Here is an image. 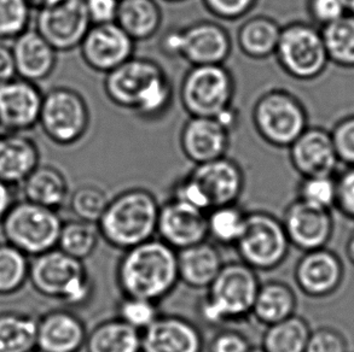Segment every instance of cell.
I'll return each instance as SVG.
<instances>
[{
  "mask_svg": "<svg viewBox=\"0 0 354 352\" xmlns=\"http://www.w3.org/2000/svg\"><path fill=\"white\" fill-rule=\"evenodd\" d=\"M115 281L121 295L160 303L180 282L178 253L158 238L139 244L119 258Z\"/></svg>",
  "mask_w": 354,
  "mask_h": 352,
  "instance_id": "1",
  "label": "cell"
},
{
  "mask_svg": "<svg viewBox=\"0 0 354 352\" xmlns=\"http://www.w3.org/2000/svg\"><path fill=\"white\" fill-rule=\"evenodd\" d=\"M160 203L151 190H124L113 197L97 227L109 246L126 251L153 239L158 229Z\"/></svg>",
  "mask_w": 354,
  "mask_h": 352,
  "instance_id": "2",
  "label": "cell"
},
{
  "mask_svg": "<svg viewBox=\"0 0 354 352\" xmlns=\"http://www.w3.org/2000/svg\"><path fill=\"white\" fill-rule=\"evenodd\" d=\"M28 281L39 295L67 309L85 308L95 295V282L85 263L57 248L30 260Z\"/></svg>",
  "mask_w": 354,
  "mask_h": 352,
  "instance_id": "3",
  "label": "cell"
},
{
  "mask_svg": "<svg viewBox=\"0 0 354 352\" xmlns=\"http://www.w3.org/2000/svg\"><path fill=\"white\" fill-rule=\"evenodd\" d=\"M260 284L253 268L241 261L224 263L198 303L200 317L212 327L247 319Z\"/></svg>",
  "mask_w": 354,
  "mask_h": 352,
  "instance_id": "4",
  "label": "cell"
},
{
  "mask_svg": "<svg viewBox=\"0 0 354 352\" xmlns=\"http://www.w3.org/2000/svg\"><path fill=\"white\" fill-rule=\"evenodd\" d=\"M252 119L259 137L278 148H289L308 127L301 100L283 88L263 92L254 103Z\"/></svg>",
  "mask_w": 354,
  "mask_h": 352,
  "instance_id": "5",
  "label": "cell"
},
{
  "mask_svg": "<svg viewBox=\"0 0 354 352\" xmlns=\"http://www.w3.org/2000/svg\"><path fill=\"white\" fill-rule=\"evenodd\" d=\"M63 222L58 211L22 199L0 224L5 242L33 258L57 248Z\"/></svg>",
  "mask_w": 354,
  "mask_h": 352,
  "instance_id": "6",
  "label": "cell"
},
{
  "mask_svg": "<svg viewBox=\"0 0 354 352\" xmlns=\"http://www.w3.org/2000/svg\"><path fill=\"white\" fill-rule=\"evenodd\" d=\"M160 48L168 57L182 58L192 67L225 64L232 52L227 29L214 21H197L167 30Z\"/></svg>",
  "mask_w": 354,
  "mask_h": 352,
  "instance_id": "7",
  "label": "cell"
},
{
  "mask_svg": "<svg viewBox=\"0 0 354 352\" xmlns=\"http://www.w3.org/2000/svg\"><path fill=\"white\" fill-rule=\"evenodd\" d=\"M236 81L225 64L190 67L183 77L179 98L190 117H216L234 105Z\"/></svg>",
  "mask_w": 354,
  "mask_h": 352,
  "instance_id": "8",
  "label": "cell"
},
{
  "mask_svg": "<svg viewBox=\"0 0 354 352\" xmlns=\"http://www.w3.org/2000/svg\"><path fill=\"white\" fill-rule=\"evenodd\" d=\"M282 219L265 211H248L243 234L236 244L239 261L255 271H272L282 266L290 251Z\"/></svg>",
  "mask_w": 354,
  "mask_h": 352,
  "instance_id": "9",
  "label": "cell"
},
{
  "mask_svg": "<svg viewBox=\"0 0 354 352\" xmlns=\"http://www.w3.org/2000/svg\"><path fill=\"white\" fill-rule=\"evenodd\" d=\"M91 114L85 98L71 87H53L44 93L39 124L59 146H73L86 135Z\"/></svg>",
  "mask_w": 354,
  "mask_h": 352,
  "instance_id": "10",
  "label": "cell"
},
{
  "mask_svg": "<svg viewBox=\"0 0 354 352\" xmlns=\"http://www.w3.org/2000/svg\"><path fill=\"white\" fill-rule=\"evenodd\" d=\"M274 57L283 72L300 81L321 77L329 63L321 30L304 22L282 27Z\"/></svg>",
  "mask_w": 354,
  "mask_h": 352,
  "instance_id": "11",
  "label": "cell"
},
{
  "mask_svg": "<svg viewBox=\"0 0 354 352\" xmlns=\"http://www.w3.org/2000/svg\"><path fill=\"white\" fill-rule=\"evenodd\" d=\"M185 179L205 213L218 206L237 204L245 187L243 169L227 156L197 164Z\"/></svg>",
  "mask_w": 354,
  "mask_h": 352,
  "instance_id": "12",
  "label": "cell"
},
{
  "mask_svg": "<svg viewBox=\"0 0 354 352\" xmlns=\"http://www.w3.org/2000/svg\"><path fill=\"white\" fill-rule=\"evenodd\" d=\"M84 0H62L48 9L39 10L35 29L57 52L80 46L91 27Z\"/></svg>",
  "mask_w": 354,
  "mask_h": 352,
  "instance_id": "13",
  "label": "cell"
},
{
  "mask_svg": "<svg viewBox=\"0 0 354 352\" xmlns=\"http://www.w3.org/2000/svg\"><path fill=\"white\" fill-rule=\"evenodd\" d=\"M79 48L87 67L106 75L134 57L136 41L115 22L92 24Z\"/></svg>",
  "mask_w": 354,
  "mask_h": 352,
  "instance_id": "14",
  "label": "cell"
},
{
  "mask_svg": "<svg viewBox=\"0 0 354 352\" xmlns=\"http://www.w3.org/2000/svg\"><path fill=\"white\" fill-rule=\"evenodd\" d=\"M165 72L151 58L132 57L106 74L104 92L113 104L134 111L153 82Z\"/></svg>",
  "mask_w": 354,
  "mask_h": 352,
  "instance_id": "15",
  "label": "cell"
},
{
  "mask_svg": "<svg viewBox=\"0 0 354 352\" xmlns=\"http://www.w3.org/2000/svg\"><path fill=\"white\" fill-rule=\"evenodd\" d=\"M282 224L290 245L304 253L326 248L335 227L331 211L318 209L297 198L284 210Z\"/></svg>",
  "mask_w": 354,
  "mask_h": 352,
  "instance_id": "16",
  "label": "cell"
},
{
  "mask_svg": "<svg viewBox=\"0 0 354 352\" xmlns=\"http://www.w3.org/2000/svg\"><path fill=\"white\" fill-rule=\"evenodd\" d=\"M156 234L177 253L206 242L207 213L169 198L160 205Z\"/></svg>",
  "mask_w": 354,
  "mask_h": 352,
  "instance_id": "17",
  "label": "cell"
},
{
  "mask_svg": "<svg viewBox=\"0 0 354 352\" xmlns=\"http://www.w3.org/2000/svg\"><path fill=\"white\" fill-rule=\"evenodd\" d=\"M345 279V266L337 253L328 248L304 253L294 269V280L304 295L322 300L334 295Z\"/></svg>",
  "mask_w": 354,
  "mask_h": 352,
  "instance_id": "18",
  "label": "cell"
},
{
  "mask_svg": "<svg viewBox=\"0 0 354 352\" xmlns=\"http://www.w3.org/2000/svg\"><path fill=\"white\" fill-rule=\"evenodd\" d=\"M43 90L37 84L14 79L0 86V129L26 133L39 124Z\"/></svg>",
  "mask_w": 354,
  "mask_h": 352,
  "instance_id": "19",
  "label": "cell"
},
{
  "mask_svg": "<svg viewBox=\"0 0 354 352\" xmlns=\"http://www.w3.org/2000/svg\"><path fill=\"white\" fill-rule=\"evenodd\" d=\"M200 327L180 315L161 314L142 332L140 352H205Z\"/></svg>",
  "mask_w": 354,
  "mask_h": 352,
  "instance_id": "20",
  "label": "cell"
},
{
  "mask_svg": "<svg viewBox=\"0 0 354 352\" xmlns=\"http://www.w3.org/2000/svg\"><path fill=\"white\" fill-rule=\"evenodd\" d=\"M288 148L292 168L302 177L334 175L340 162L331 134L319 127H307Z\"/></svg>",
  "mask_w": 354,
  "mask_h": 352,
  "instance_id": "21",
  "label": "cell"
},
{
  "mask_svg": "<svg viewBox=\"0 0 354 352\" xmlns=\"http://www.w3.org/2000/svg\"><path fill=\"white\" fill-rule=\"evenodd\" d=\"M230 135L214 117H190L183 126L179 143L184 156L197 166L225 157Z\"/></svg>",
  "mask_w": 354,
  "mask_h": 352,
  "instance_id": "22",
  "label": "cell"
},
{
  "mask_svg": "<svg viewBox=\"0 0 354 352\" xmlns=\"http://www.w3.org/2000/svg\"><path fill=\"white\" fill-rule=\"evenodd\" d=\"M87 333L84 320L73 310H50L38 319L37 348L44 352H80Z\"/></svg>",
  "mask_w": 354,
  "mask_h": 352,
  "instance_id": "23",
  "label": "cell"
},
{
  "mask_svg": "<svg viewBox=\"0 0 354 352\" xmlns=\"http://www.w3.org/2000/svg\"><path fill=\"white\" fill-rule=\"evenodd\" d=\"M11 51L17 77L27 81L46 80L57 66V51L35 28H28L14 39Z\"/></svg>",
  "mask_w": 354,
  "mask_h": 352,
  "instance_id": "24",
  "label": "cell"
},
{
  "mask_svg": "<svg viewBox=\"0 0 354 352\" xmlns=\"http://www.w3.org/2000/svg\"><path fill=\"white\" fill-rule=\"evenodd\" d=\"M40 164V150L34 139L24 133H0V181L21 185Z\"/></svg>",
  "mask_w": 354,
  "mask_h": 352,
  "instance_id": "25",
  "label": "cell"
},
{
  "mask_svg": "<svg viewBox=\"0 0 354 352\" xmlns=\"http://www.w3.org/2000/svg\"><path fill=\"white\" fill-rule=\"evenodd\" d=\"M216 244L209 240L178 251L179 281L192 290L206 291L224 266Z\"/></svg>",
  "mask_w": 354,
  "mask_h": 352,
  "instance_id": "26",
  "label": "cell"
},
{
  "mask_svg": "<svg viewBox=\"0 0 354 352\" xmlns=\"http://www.w3.org/2000/svg\"><path fill=\"white\" fill-rule=\"evenodd\" d=\"M24 199L58 211L69 199V184L61 169L51 164H39L21 184Z\"/></svg>",
  "mask_w": 354,
  "mask_h": 352,
  "instance_id": "27",
  "label": "cell"
},
{
  "mask_svg": "<svg viewBox=\"0 0 354 352\" xmlns=\"http://www.w3.org/2000/svg\"><path fill=\"white\" fill-rule=\"evenodd\" d=\"M297 297L287 282L268 280L259 286L252 315L257 322L268 327L297 314Z\"/></svg>",
  "mask_w": 354,
  "mask_h": 352,
  "instance_id": "28",
  "label": "cell"
},
{
  "mask_svg": "<svg viewBox=\"0 0 354 352\" xmlns=\"http://www.w3.org/2000/svg\"><path fill=\"white\" fill-rule=\"evenodd\" d=\"M162 21V9L156 0H120L115 23L136 43L153 38Z\"/></svg>",
  "mask_w": 354,
  "mask_h": 352,
  "instance_id": "29",
  "label": "cell"
},
{
  "mask_svg": "<svg viewBox=\"0 0 354 352\" xmlns=\"http://www.w3.org/2000/svg\"><path fill=\"white\" fill-rule=\"evenodd\" d=\"M282 27L276 19L257 14L245 19L237 32V46L245 57L268 59L274 56Z\"/></svg>",
  "mask_w": 354,
  "mask_h": 352,
  "instance_id": "30",
  "label": "cell"
},
{
  "mask_svg": "<svg viewBox=\"0 0 354 352\" xmlns=\"http://www.w3.org/2000/svg\"><path fill=\"white\" fill-rule=\"evenodd\" d=\"M142 333L114 317L97 324L87 333L86 352H140Z\"/></svg>",
  "mask_w": 354,
  "mask_h": 352,
  "instance_id": "31",
  "label": "cell"
},
{
  "mask_svg": "<svg viewBox=\"0 0 354 352\" xmlns=\"http://www.w3.org/2000/svg\"><path fill=\"white\" fill-rule=\"evenodd\" d=\"M311 331L306 319L292 315L266 327L260 348L265 352H305Z\"/></svg>",
  "mask_w": 354,
  "mask_h": 352,
  "instance_id": "32",
  "label": "cell"
},
{
  "mask_svg": "<svg viewBox=\"0 0 354 352\" xmlns=\"http://www.w3.org/2000/svg\"><path fill=\"white\" fill-rule=\"evenodd\" d=\"M38 319L21 311L0 313V352H29L37 348Z\"/></svg>",
  "mask_w": 354,
  "mask_h": 352,
  "instance_id": "33",
  "label": "cell"
},
{
  "mask_svg": "<svg viewBox=\"0 0 354 352\" xmlns=\"http://www.w3.org/2000/svg\"><path fill=\"white\" fill-rule=\"evenodd\" d=\"M248 211L237 204L224 205L207 213L208 239L221 246H234L239 243L247 224Z\"/></svg>",
  "mask_w": 354,
  "mask_h": 352,
  "instance_id": "34",
  "label": "cell"
},
{
  "mask_svg": "<svg viewBox=\"0 0 354 352\" xmlns=\"http://www.w3.org/2000/svg\"><path fill=\"white\" fill-rule=\"evenodd\" d=\"M100 242L101 234L96 224L73 219L63 222L57 248L85 262L96 253Z\"/></svg>",
  "mask_w": 354,
  "mask_h": 352,
  "instance_id": "35",
  "label": "cell"
},
{
  "mask_svg": "<svg viewBox=\"0 0 354 352\" xmlns=\"http://www.w3.org/2000/svg\"><path fill=\"white\" fill-rule=\"evenodd\" d=\"M322 38L326 45L329 62L344 68H354V14L322 27Z\"/></svg>",
  "mask_w": 354,
  "mask_h": 352,
  "instance_id": "36",
  "label": "cell"
},
{
  "mask_svg": "<svg viewBox=\"0 0 354 352\" xmlns=\"http://www.w3.org/2000/svg\"><path fill=\"white\" fill-rule=\"evenodd\" d=\"M29 260L9 243H0V297L19 293L28 282Z\"/></svg>",
  "mask_w": 354,
  "mask_h": 352,
  "instance_id": "37",
  "label": "cell"
},
{
  "mask_svg": "<svg viewBox=\"0 0 354 352\" xmlns=\"http://www.w3.org/2000/svg\"><path fill=\"white\" fill-rule=\"evenodd\" d=\"M111 198L106 190L93 184L79 186L69 195V209L77 219L98 224Z\"/></svg>",
  "mask_w": 354,
  "mask_h": 352,
  "instance_id": "38",
  "label": "cell"
},
{
  "mask_svg": "<svg viewBox=\"0 0 354 352\" xmlns=\"http://www.w3.org/2000/svg\"><path fill=\"white\" fill-rule=\"evenodd\" d=\"M173 98V84L167 72H165L153 82L147 93L142 97L133 113L138 115L140 119L149 121L161 119L171 108Z\"/></svg>",
  "mask_w": 354,
  "mask_h": 352,
  "instance_id": "39",
  "label": "cell"
},
{
  "mask_svg": "<svg viewBox=\"0 0 354 352\" xmlns=\"http://www.w3.org/2000/svg\"><path fill=\"white\" fill-rule=\"evenodd\" d=\"M160 315L158 303L137 297L122 295L116 306V317L140 333L151 326Z\"/></svg>",
  "mask_w": 354,
  "mask_h": 352,
  "instance_id": "40",
  "label": "cell"
},
{
  "mask_svg": "<svg viewBox=\"0 0 354 352\" xmlns=\"http://www.w3.org/2000/svg\"><path fill=\"white\" fill-rule=\"evenodd\" d=\"M297 198L318 209L331 211L335 208L336 177L334 175L302 177L297 186Z\"/></svg>",
  "mask_w": 354,
  "mask_h": 352,
  "instance_id": "41",
  "label": "cell"
},
{
  "mask_svg": "<svg viewBox=\"0 0 354 352\" xmlns=\"http://www.w3.org/2000/svg\"><path fill=\"white\" fill-rule=\"evenodd\" d=\"M32 8L27 0H0V41L14 40L28 29Z\"/></svg>",
  "mask_w": 354,
  "mask_h": 352,
  "instance_id": "42",
  "label": "cell"
},
{
  "mask_svg": "<svg viewBox=\"0 0 354 352\" xmlns=\"http://www.w3.org/2000/svg\"><path fill=\"white\" fill-rule=\"evenodd\" d=\"M305 352H348V344L340 331L322 326L312 329Z\"/></svg>",
  "mask_w": 354,
  "mask_h": 352,
  "instance_id": "43",
  "label": "cell"
},
{
  "mask_svg": "<svg viewBox=\"0 0 354 352\" xmlns=\"http://www.w3.org/2000/svg\"><path fill=\"white\" fill-rule=\"evenodd\" d=\"M205 9L216 19L237 21L248 16L259 0H201Z\"/></svg>",
  "mask_w": 354,
  "mask_h": 352,
  "instance_id": "44",
  "label": "cell"
},
{
  "mask_svg": "<svg viewBox=\"0 0 354 352\" xmlns=\"http://www.w3.org/2000/svg\"><path fill=\"white\" fill-rule=\"evenodd\" d=\"M330 134L339 161L354 167V116L340 121Z\"/></svg>",
  "mask_w": 354,
  "mask_h": 352,
  "instance_id": "45",
  "label": "cell"
},
{
  "mask_svg": "<svg viewBox=\"0 0 354 352\" xmlns=\"http://www.w3.org/2000/svg\"><path fill=\"white\" fill-rule=\"evenodd\" d=\"M252 343L245 334L234 329H223L212 337L207 345L208 352H248Z\"/></svg>",
  "mask_w": 354,
  "mask_h": 352,
  "instance_id": "46",
  "label": "cell"
},
{
  "mask_svg": "<svg viewBox=\"0 0 354 352\" xmlns=\"http://www.w3.org/2000/svg\"><path fill=\"white\" fill-rule=\"evenodd\" d=\"M307 11L311 19L324 27L345 16V6L342 0H307Z\"/></svg>",
  "mask_w": 354,
  "mask_h": 352,
  "instance_id": "47",
  "label": "cell"
},
{
  "mask_svg": "<svg viewBox=\"0 0 354 352\" xmlns=\"http://www.w3.org/2000/svg\"><path fill=\"white\" fill-rule=\"evenodd\" d=\"M335 208L347 219H354V167L336 177Z\"/></svg>",
  "mask_w": 354,
  "mask_h": 352,
  "instance_id": "48",
  "label": "cell"
},
{
  "mask_svg": "<svg viewBox=\"0 0 354 352\" xmlns=\"http://www.w3.org/2000/svg\"><path fill=\"white\" fill-rule=\"evenodd\" d=\"M92 24L115 22L120 0H84Z\"/></svg>",
  "mask_w": 354,
  "mask_h": 352,
  "instance_id": "49",
  "label": "cell"
},
{
  "mask_svg": "<svg viewBox=\"0 0 354 352\" xmlns=\"http://www.w3.org/2000/svg\"><path fill=\"white\" fill-rule=\"evenodd\" d=\"M17 77L11 48L0 41V86Z\"/></svg>",
  "mask_w": 354,
  "mask_h": 352,
  "instance_id": "50",
  "label": "cell"
},
{
  "mask_svg": "<svg viewBox=\"0 0 354 352\" xmlns=\"http://www.w3.org/2000/svg\"><path fill=\"white\" fill-rule=\"evenodd\" d=\"M15 200L12 186L6 185L3 181H0V224L8 215L10 209L14 206Z\"/></svg>",
  "mask_w": 354,
  "mask_h": 352,
  "instance_id": "51",
  "label": "cell"
},
{
  "mask_svg": "<svg viewBox=\"0 0 354 352\" xmlns=\"http://www.w3.org/2000/svg\"><path fill=\"white\" fill-rule=\"evenodd\" d=\"M32 9L43 10L61 3L62 0H27Z\"/></svg>",
  "mask_w": 354,
  "mask_h": 352,
  "instance_id": "52",
  "label": "cell"
},
{
  "mask_svg": "<svg viewBox=\"0 0 354 352\" xmlns=\"http://www.w3.org/2000/svg\"><path fill=\"white\" fill-rule=\"evenodd\" d=\"M346 255H347V257L350 260V262L354 264V231L351 233L350 238L347 240Z\"/></svg>",
  "mask_w": 354,
  "mask_h": 352,
  "instance_id": "53",
  "label": "cell"
},
{
  "mask_svg": "<svg viewBox=\"0 0 354 352\" xmlns=\"http://www.w3.org/2000/svg\"><path fill=\"white\" fill-rule=\"evenodd\" d=\"M347 14H354V0H342Z\"/></svg>",
  "mask_w": 354,
  "mask_h": 352,
  "instance_id": "54",
  "label": "cell"
},
{
  "mask_svg": "<svg viewBox=\"0 0 354 352\" xmlns=\"http://www.w3.org/2000/svg\"><path fill=\"white\" fill-rule=\"evenodd\" d=\"M248 352H265L261 348H252Z\"/></svg>",
  "mask_w": 354,
  "mask_h": 352,
  "instance_id": "55",
  "label": "cell"
},
{
  "mask_svg": "<svg viewBox=\"0 0 354 352\" xmlns=\"http://www.w3.org/2000/svg\"><path fill=\"white\" fill-rule=\"evenodd\" d=\"M165 1H167V3H182V1H185V0H165Z\"/></svg>",
  "mask_w": 354,
  "mask_h": 352,
  "instance_id": "56",
  "label": "cell"
},
{
  "mask_svg": "<svg viewBox=\"0 0 354 352\" xmlns=\"http://www.w3.org/2000/svg\"><path fill=\"white\" fill-rule=\"evenodd\" d=\"M29 352H44V351H41V350H39L38 348H35V349H33V350H32V351H29Z\"/></svg>",
  "mask_w": 354,
  "mask_h": 352,
  "instance_id": "57",
  "label": "cell"
}]
</instances>
